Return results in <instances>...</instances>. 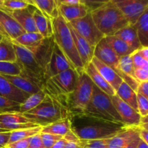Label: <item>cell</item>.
<instances>
[{
    "label": "cell",
    "instance_id": "33",
    "mask_svg": "<svg viewBox=\"0 0 148 148\" xmlns=\"http://www.w3.org/2000/svg\"><path fill=\"white\" fill-rule=\"evenodd\" d=\"M46 94L45 90H40L36 93L29 96L23 103L20 104L19 112L23 114L37 107L44 100Z\"/></svg>",
    "mask_w": 148,
    "mask_h": 148
},
{
    "label": "cell",
    "instance_id": "16",
    "mask_svg": "<svg viewBox=\"0 0 148 148\" xmlns=\"http://www.w3.org/2000/svg\"><path fill=\"white\" fill-rule=\"evenodd\" d=\"M68 25H69V28H70L77 53L79 54L84 67L85 68L92 62V58L94 57L95 47L91 46L85 38L79 36L69 23H68Z\"/></svg>",
    "mask_w": 148,
    "mask_h": 148
},
{
    "label": "cell",
    "instance_id": "20",
    "mask_svg": "<svg viewBox=\"0 0 148 148\" xmlns=\"http://www.w3.org/2000/svg\"><path fill=\"white\" fill-rule=\"evenodd\" d=\"M56 1L59 7V14L67 23H71L73 20H77V19L82 18L86 16L88 13L90 12L88 7L81 3V1L80 4L77 5L67 6L60 4L59 0H56Z\"/></svg>",
    "mask_w": 148,
    "mask_h": 148
},
{
    "label": "cell",
    "instance_id": "48",
    "mask_svg": "<svg viewBox=\"0 0 148 148\" xmlns=\"http://www.w3.org/2000/svg\"><path fill=\"white\" fill-rule=\"evenodd\" d=\"M137 92L143 95L145 98L148 99V82L140 83L138 88H137Z\"/></svg>",
    "mask_w": 148,
    "mask_h": 148
},
{
    "label": "cell",
    "instance_id": "39",
    "mask_svg": "<svg viewBox=\"0 0 148 148\" xmlns=\"http://www.w3.org/2000/svg\"><path fill=\"white\" fill-rule=\"evenodd\" d=\"M30 4L27 1H16V0H4V7L11 14L12 12L27 8Z\"/></svg>",
    "mask_w": 148,
    "mask_h": 148
},
{
    "label": "cell",
    "instance_id": "29",
    "mask_svg": "<svg viewBox=\"0 0 148 148\" xmlns=\"http://www.w3.org/2000/svg\"><path fill=\"white\" fill-rule=\"evenodd\" d=\"M71 130H72L71 121L68 117V118L59 120L56 122L46 126V127H42L41 132L54 134V135L61 136V137H64Z\"/></svg>",
    "mask_w": 148,
    "mask_h": 148
},
{
    "label": "cell",
    "instance_id": "53",
    "mask_svg": "<svg viewBox=\"0 0 148 148\" xmlns=\"http://www.w3.org/2000/svg\"><path fill=\"white\" fill-rule=\"evenodd\" d=\"M59 3L67 6L77 5L80 4V0H59Z\"/></svg>",
    "mask_w": 148,
    "mask_h": 148
},
{
    "label": "cell",
    "instance_id": "25",
    "mask_svg": "<svg viewBox=\"0 0 148 148\" xmlns=\"http://www.w3.org/2000/svg\"><path fill=\"white\" fill-rule=\"evenodd\" d=\"M33 18L38 32L44 38L53 36L52 20L36 7L33 12Z\"/></svg>",
    "mask_w": 148,
    "mask_h": 148
},
{
    "label": "cell",
    "instance_id": "15",
    "mask_svg": "<svg viewBox=\"0 0 148 148\" xmlns=\"http://www.w3.org/2000/svg\"><path fill=\"white\" fill-rule=\"evenodd\" d=\"M54 43V40L52 36V37L44 38L37 46L28 49L33 53L38 64L44 71V74L45 69L50 62Z\"/></svg>",
    "mask_w": 148,
    "mask_h": 148
},
{
    "label": "cell",
    "instance_id": "61",
    "mask_svg": "<svg viewBox=\"0 0 148 148\" xmlns=\"http://www.w3.org/2000/svg\"><path fill=\"white\" fill-rule=\"evenodd\" d=\"M9 131H7V130H6L5 129L3 128L2 126L0 124V133H4V132H8Z\"/></svg>",
    "mask_w": 148,
    "mask_h": 148
},
{
    "label": "cell",
    "instance_id": "23",
    "mask_svg": "<svg viewBox=\"0 0 148 148\" xmlns=\"http://www.w3.org/2000/svg\"><path fill=\"white\" fill-rule=\"evenodd\" d=\"M12 85L28 96L40 90V88L30 79L21 75H2Z\"/></svg>",
    "mask_w": 148,
    "mask_h": 148
},
{
    "label": "cell",
    "instance_id": "40",
    "mask_svg": "<svg viewBox=\"0 0 148 148\" xmlns=\"http://www.w3.org/2000/svg\"><path fill=\"white\" fill-rule=\"evenodd\" d=\"M110 139L83 140L82 148H108V143H109Z\"/></svg>",
    "mask_w": 148,
    "mask_h": 148
},
{
    "label": "cell",
    "instance_id": "36",
    "mask_svg": "<svg viewBox=\"0 0 148 148\" xmlns=\"http://www.w3.org/2000/svg\"><path fill=\"white\" fill-rule=\"evenodd\" d=\"M119 71L121 73V76H120L121 78L122 77L123 73L134 78V67L131 55L119 58Z\"/></svg>",
    "mask_w": 148,
    "mask_h": 148
},
{
    "label": "cell",
    "instance_id": "26",
    "mask_svg": "<svg viewBox=\"0 0 148 148\" xmlns=\"http://www.w3.org/2000/svg\"><path fill=\"white\" fill-rule=\"evenodd\" d=\"M114 36L125 42L135 51L142 47L134 25H129L116 32Z\"/></svg>",
    "mask_w": 148,
    "mask_h": 148
},
{
    "label": "cell",
    "instance_id": "47",
    "mask_svg": "<svg viewBox=\"0 0 148 148\" xmlns=\"http://www.w3.org/2000/svg\"><path fill=\"white\" fill-rule=\"evenodd\" d=\"M30 138L25 139L23 140H19V141L14 142V143L7 144L5 146L6 148H28L29 143H30Z\"/></svg>",
    "mask_w": 148,
    "mask_h": 148
},
{
    "label": "cell",
    "instance_id": "43",
    "mask_svg": "<svg viewBox=\"0 0 148 148\" xmlns=\"http://www.w3.org/2000/svg\"><path fill=\"white\" fill-rule=\"evenodd\" d=\"M133 64H134V69H142L147 71L148 72V62L143 59L140 56H139L135 51L131 54Z\"/></svg>",
    "mask_w": 148,
    "mask_h": 148
},
{
    "label": "cell",
    "instance_id": "46",
    "mask_svg": "<svg viewBox=\"0 0 148 148\" xmlns=\"http://www.w3.org/2000/svg\"><path fill=\"white\" fill-rule=\"evenodd\" d=\"M28 148H45L40 137V133L30 137Z\"/></svg>",
    "mask_w": 148,
    "mask_h": 148
},
{
    "label": "cell",
    "instance_id": "24",
    "mask_svg": "<svg viewBox=\"0 0 148 148\" xmlns=\"http://www.w3.org/2000/svg\"><path fill=\"white\" fill-rule=\"evenodd\" d=\"M85 72L88 75L91 80L92 81L94 85L98 87L100 90L106 93L109 96H113L116 95V91L112 88V87L104 79L98 72L96 68L94 66L92 62L89 64L85 68Z\"/></svg>",
    "mask_w": 148,
    "mask_h": 148
},
{
    "label": "cell",
    "instance_id": "10",
    "mask_svg": "<svg viewBox=\"0 0 148 148\" xmlns=\"http://www.w3.org/2000/svg\"><path fill=\"white\" fill-rule=\"evenodd\" d=\"M128 23L134 25L148 7V0H112Z\"/></svg>",
    "mask_w": 148,
    "mask_h": 148
},
{
    "label": "cell",
    "instance_id": "58",
    "mask_svg": "<svg viewBox=\"0 0 148 148\" xmlns=\"http://www.w3.org/2000/svg\"><path fill=\"white\" fill-rule=\"evenodd\" d=\"M0 11H3L5 12L9 13L4 7V0H0Z\"/></svg>",
    "mask_w": 148,
    "mask_h": 148
},
{
    "label": "cell",
    "instance_id": "7",
    "mask_svg": "<svg viewBox=\"0 0 148 148\" xmlns=\"http://www.w3.org/2000/svg\"><path fill=\"white\" fill-rule=\"evenodd\" d=\"M93 86V82L85 71L78 75L75 90L67 101L69 116L83 114L92 98Z\"/></svg>",
    "mask_w": 148,
    "mask_h": 148
},
{
    "label": "cell",
    "instance_id": "22",
    "mask_svg": "<svg viewBox=\"0 0 148 148\" xmlns=\"http://www.w3.org/2000/svg\"><path fill=\"white\" fill-rule=\"evenodd\" d=\"M0 95L15 101L20 104L23 103L29 97L12 85L1 75H0Z\"/></svg>",
    "mask_w": 148,
    "mask_h": 148
},
{
    "label": "cell",
    "instance_id": "54",
    "mask_svg": "<svg viewBox=\"0 0 148 148\" xmlns=\"http://www.w3.org/2000/svg\"><path fill=\"white\" fill-rule=\"evenodd\" d=\"M66 143H67V141L64 138H62L61 140H58L51 148H65Z\"/></svg>",
    "mask_w": 148,
    "mask_h": 148
},
{
    "label": "cell",
    "instance_id": "5",
    "mask_svg": "<svg viewBox=\"0 0 148 148\" xmlns=\"http://www.w3.org/2000/svg\"><path fill=\"white\" fill-rule=\"evenodd\" d=\"M82 114L124 125L111 97L94 85L92 98Z\"/></svg>",
    "mask_w": 148,
    "mask_h": 148
},
{
    "label": "cell",
    "instance_id": "8",
    "mask_svg": "<svg viewBox=\"0 0 148 148\" xmlns=\"http://www.w3.org/2000/svg\"><path fill=\"white\" fill-rule=\"evenodd\" d=\"M78 75H79L75 69L72 68L67 69L47 79L44 90L46 93L57 99L61 103L63 104L62 98H66L68 101L69 97L75 90Z\"/></svg>",
    "mask_w": 148,
    "mask_h": 148
},
{
    "label": "cell",
    "instance_id": "50",
    "mask_svg": "<svg viewBox=\"0 0 148 148\" xmlns=\"http://www.w3.org/2000/svg\"><path fill=\"white\" fill-rule=\"evenodd\" d=\"M10 132L0 133V147H4L7 145L10 137Z\"/></svg>",
    "mask_w": 148,
    "mask_h": 148
},
{
    "label": "cell",
    "instance_id": "44",
    "mask_svg": "<svg viewBox=\"0 0 148 148\" xmlns=\"http://www.w3.org/2000/svg\"><path fill=\"white\" fill-rule=\"evenodd\" d=\"M81 3L84 4L85 6H86L88 8L89 11L92 12L95 10L98 9V7H100L101 6H102L104 3L106 1H93V0H91V1H88V0H80Z\"/></svg>",
    "mask_w": 148,
    "mask_h": 148
},
{
    "label": "cell",
    "instance_id": "32",
    "mask_svg": "<svg viewBox=\"0 0 148 148\" xmlns=\"http://www.w3.org/2000/svg\"><path fill=\"white\" fill-rule=\"evenodd\" d=\"M44 38L39 33H25L22 36H19L15 40H11L12 43L27 48V49L36 47L41 43Z\"/></svg>",
    "mask_w": 148,
    "mask_h": 148
},
{
    "label": "cell",
    "instance_id": "13",
    "mask_svg": "<svg viewBox=\"0 0 148 148\" xmlns=\"http://www.w3.org/2000/svg\"><path fill=\"white\" fill-rule=\"evenodd\" d=\"M94 57L97 58L101 62L112 68L118 74L119 76H121V73L119 69V57L116 54L112 48L108 44L106 38H103L95 46L94 50Z\"/></svg>",
    "mask_w": 148,
    "mask_h": 148
},
{
    "label": "cell",
    "instance_id": "30",
    "mask_svg": "<svg viewBox=\"0 0 148 148\" xmlns=\"http://www.w3.org/2000/svg\"><path fill=\"white\" fill-rule=\"evenodd\" d=\"M107 42L110 45L116 54L119 58L123 57L125 56H129L134 53L135 51L132 49L128 44L123 41L119 38L116 37L115 36H111L105 37Z\"/></svg>",
    "mask_w": 148,
    "mask_h": 148
},
{
    "label": "cell",
    "instance_id": "12",
    "mask_svg": "<svg viewBox=\"0 0 148 148\" xmlns=\"http://www.w3.org/2000/svg\"><path fill=\"white\" fill-rule=\"evenodd\" d=\"M110 97L125 127H140L141 124V116L139 113L132 107L121 101L116 95Z\"/></svg>",
    "mask_w": 148,
    "mask_h": 148
},
{
    "label": "cell",
    "instance_id": "34",
    "mask_svg": "<svg viewBox=\"0 0 148 148\" xmlns=\"http://www.w3.org/2000/svg\"><path fill=\"white\" fill-rule=\"evenodd\" d=\"M42 131V127L38 126L36 127H31V128L23 129V130H14L10 132V137L7 144L14 143V142L23 140L25 139L30 138L36 134H40Z\"/></svg>",
    "mask_w": 148,
    "mask_h": 148
},
{
    "label": "cell",
    "instance_id": "28",
    "mask_svg": "<svg viewBox=\"0 0 148 148\" xmlns=\"http://www.w3.org/2000/svg\"><path fill=\"white\" fill-rule=\"evenodd\" d=\"M116 95L124 102L137 111V93L131 87L123 81L116 91ZM138 112V111H137Z\"/></svg>",
    "mask_w": 148,
    "mask_h": 148
},
{
    "label": "cell",
    "instance_id": "63",
    "mask_svg": "<svg viewBox=\"0 0 148 148\" xmlns=\"http://www.w3.org/2000/svg\"><path fill=\"white\" fill-rule=\"evenodd\" d=\"M0 148H6L5 147H0Z\"/></svg>",
    "mask_w": 148,
    "mask_h": 148
},
{
    "label": "cell",
    "instance_id": "51",
    "mask_svg": "<svg viewBox=\"0 0 148 148\" xmlns=\"http://www.w3.org/2000/svg\"><path fill=\"white\" fill-rule=\"evenodd\" d=\"M135 52L143 59L148 62V47H141Z\"/></svg>",
    "mask_w": 148,
    "mask_h": 148
},
{
    "label": "cell",
    "instance_id": "17",
    "mask_svg": "<svg viewBox=\"0 0 148 148\" xmlns=\"http://www.w3.org/2000/svg\"><path fill=\"white\" fill-rule=\"evenodd\" d=\"M140 137V127H126L109 140L108 148H124Z\"/></svg>",
    "mask_w": 148,
    "mask_h": 148
},
{
    "label": "cell",
    "instance_id": "14",
    "mask_svg": "<svg viewBox=\"0 0 148 148\" xmlns=\"http://www.w3.org/2000/svg\"><path fill=\"white\" fill-rule=\"evenodd\" d=\"M71 68L72 66L66 58L65 57L64 54L62 53L59 46L56 43H54L50 62L45 69L46 81L49 78L59 75Z\"/></svg>",
    "mask_w": 148,
    "mask_h": 148
},
{
    "label": "cell",
    "instance_id": "4",
    "mask_svg": "<svg viewBox=\"0 0 148 148\" xmlns=\"http://www.w3.org/2000/svg\"><path fill=\"white\" fill-rule=\"evenodd\" d=\"M23 114L33 123L43 127L68 118L69 111L57 99L46 94L44 100L37 107Z\"/></svg>",
    "mask_w": 148,
    "mask_h": 148
},
{
    "label": "cell",
    "instance_id": "56",
    "mask_svg": "<svg viewBox=\"0 0 148 148\" xmlns=\"http://www.w3.org/2000/svg\"><path fill=\"white\" fill-rule=\"evenodd\" d=\"M0 36H1L3 38H6V39H9V40H10V38L8 37V36L7 35V33H5V31L4 30V29H3L2 27L1 26V25H0Z\"/></svg>",
    "mask_w": 148,
    "mask_h": 148
},
{
    "label": "cell",
    "instance_id": "2",
    "mask_svg": "<svg viewBox=\"0 0 148 148\" xmlns=\"http://www.w3.org/2000/svg\"><path fill=\"white\" fill-rule=\"evenodd\" d=\"M52 27L55 43L64 54L72 69L79 75L85 71V67L77 51L69 25L59 14L52 20Z\"/></svg>",
    "mask_w": 148,
    "mask_h": 148
},
{
    "label": "cell",
    "instance_id": "19",
    "mask_svg": "<svg viewBox=\"0 0 148 148\" xmlns=\"http://www.w3.org/2000/svg\"><path fill=\"white\" fill-rule=\"evenodd\" d=\"M0 25L11 40L26 33L22 26L10 13L0 11Z\"/></svg>",
    "mask_w": 148,
    "mask_h": 148
},
{
    "label": "cell",
    "instance_id": "11",
    "mask_svg": "<svg viewBox=\"0 0 148 148\" xmlns=\"http://www.w3.org/2000/svg\"><path fill=\"white\" fill-rule=\"evenodd\" d=\"M0 124L9 132L38 127L19 111L0 114Z\"/></svg>",
    "mask_w": 148,
    "mask_h": 148
},
{
    "label": "cell",
    "instance_id": "1",
    "mask_svg": "<svg viewBox=\"0 0 148 148\" xmlns=\"http://www.w3.org/2000/svg\"><path fill=\"white\" fill-rule=\"evenodd\" d=\"M72 131L82 140L110 139L125 128L122 124L88 116L85 114L69 116Z\"/></svg>",
    "mask_w": 148,
    "mask_h": 148
},
{
    "label": "cell",
    "instance_id": "45",
    "mask_svg": "<svg viewBox=\"0 0 148 148\" xmlns=\"http://www.w3.org/2000/svg\"><path fill=\"white\" fill-rule=\"evenodd\" d=\"M134 78L139 83L148 82V72L142 69H134Z\"/></svg>",
    "mask_w": 148,
    "mask_h": 148
},
{
    "label": "cell",
    "instance_id": "38",
    "mask_svg": "<svg viewBox=\"0 0 148 148\" xmlns=\"http://www.w3.org/2000/svg\"><path fill=\"white\" fill-rule=\"evenodd\" d=\"M20 104L0 95V114L12 111H19Z\"/></svg>",
    "mask_w": 148,
    "mask_h": 148
},
{
    "label": "cell",
    "instance_id": "27",
    "mask_svg": "<svg viewBox=\"0 0 148 148\" xmlns=\"http://www.w3.org/2000/svg\"><path fill=\"white\" fill-rule=\"evenodd\" d=\"M30 5H33L51 20L59 15V7L56 0H28Z\"/></svg>",
    "mask_w": 148,
    "mask_h": 148
},
{
    "label": "cell",
    "instance_id": "57",
    "mask_svg": "<svg viewBox=\"0 0 148 148\" xmlns=\"http://www.w3.org/2000/svg\"><path fill=\"white\" fill-rule=\"evenodd\" d=\"M137 148H148V145L145 143L144 141H143L142 140H140V143H139L138 146Z\"/></svg>",
    "mask_w": 148,
    "mask_h": 148
},
{
    "label": "cell",
    "instance_id": "6",
    "mask_svg": "<svg viewBox=\"0 0 148 148\" xmlns=\"http://www.w3.org/2000/svg\"><path fill=\"white\" fill-rule=\"evenodd\" d=\"M16 54V63L21 69V76L36 83L41 90L46 85L44 71L38 64L33 53L26 48L12 43Z\"/></svg>",
    "mask_w": 148,
    "mask_h": 148
},
{
    "label": "cell",
    "instance_id": "52",
    "mask_svg": "<svg viewBox=\"0 0 148 148\" xmlns=\"http://www.w3.org/2000/svg\"><path fill=\"white\" fill-rule=\"evenodd\" d=\"M140 137L143 141H144L145 143L148 145V131L144 130V129L141 128L140 127Z\"/></svg>",
    "mask_w": 148,
    "mask_h": 148
},
{
    "label": "cell",
    "instance_id": "31",
    "mask_svg": "<svg viewBox=\"0 0 148 148\" xmlns=\"http://www.w3.org/2000/svg\"><path fill=\"white\" fill-rule=\"evenodd\" d=\"M134 25L142 47H148V7Z\"/></svg>",
    "mask_w": 148,
    "mask_h": 148
},
{
    "label": "cell",
    "instance_id": "49",
    "mask_svg": "<svg viewBox=\"0 0 148 148\" xmlns=\"http://www.w3.org/2000/svg\"><path fill=\"white\" fill-rule=\"evenodd\" d=\"M65 140H66L69 143H79L80 142L81 140H79L77 137L76 134L72 131V130L63 137Z\"/></svg>",
    "mask_w": 148,
    "mask_h": 148
},
{
    "label": "cell",
    "instance_id": "18",
    "mask_svg": "<svg viewBox=\"0 0 148 148\" xmlns=\"http://www.w3.org/2000/svg\"><path fill=\"white\" fill-rule=\"evenodd\" d=\"M35 9V6L29 5L27 8L11 12L12 17L17 20V23L27 33H38L33 18V12Z\"/></svg>",
    "mask_w": 148,
    "mask_h": 148
},
{
    "label": "cell",
    "instance_id": "37",
    "mask_svg": "<svg viewBox=\"0 0 148 148\" xmlns=\"http://www.w3.org/2000/svg\"><path fill=\"white\" fill-rule=\"evenodd\" d=\"M0 75H20L21 69L16 62H0Z\"/></svg>",
    "mask_w": 148,
    "mask_h": 148
},
{
    "label": "cell",
    "instance_id": "35",
    "mask_svg": "<svg viewBox=\"0 0 148 148\" xmlns=\"http://www.w3.org/2000/svg\"><path fill=\"white\" fill-rule=\"evenodd\" d=\"M16 54L11 40L3 38L0 42V62H16Z\"/></svg>",
    "mask_w": 148,
    "mask_h": 148
},
{
    "label": "cell",
    "instance_id": "41",
    "mask_svg": "<svg viewBox=\"0 0 148 148\" xmlns=\"http://www.w3.org/2000/svg\"><path fill=\"white\" fill-rule=\"evenodd\" d=\"M137 111L141 118L148 115V99L140 93H137Z\"/></svg>",
    "mask_w": 148,
    "mask_h": 148
},
{
    "label": "cell",
    "instance_id": "21",
    "mask_svg": "<svg viewBox=\"0 0 148 148\" xmlns=\"http://www.w3.org/2000/svg\"><path fill=\"white\" fill-rule=\"evenodd\" d=\"M91 62L104 79L112 87L114 90L116 91L123 82V79L119 76L118 74L112 68L101 62L97 58H92Z\"/></svg>",
    "mask_w": 148,
    "mask_h": 148
},
{
    "label": "cell",
    "instance_id": "59",
    "mask_svg": "<svg viewBox=\"0 0 148 148\" xmlns=\"http://www.w3.org/2000/svg\"><path fill=\"white\" fill-rule=\"evenodd\" d=\"M148 123V115L146 116L145 117H143V118H141V124H147ZM140 124V125H141Z\"/></svg>",
    "mask_w": 148,
    "mask_h": 148
},
{
    "label": "cell",
    "instance_id": "62",
    "mask_svg": "<svg viewBox=\"0 0 148 148\" xmlns=\"http://www.w3.org/2000/svg\"><path fill=\"white\" fill-rule=\"evenodd\" d=\"M2 39H3V38L1 37V36H0V42L1 41V40H2Z\"/></svg>",
    "mask_w": 148,
    "mask_h": 148
},
{
    "label": "cell",
    "instance_id": "42",
    "mask_svg": "<svg viewBox=\"0 0 148 148\" xmlns=\"http://www.w3.org/2000/svg\"><path fill=\"white\" fill-rule=\"evenodd\" d=\"M40 137H41L42 142L45 148H51L58 140L63 138V137H61V136L42 132L40 133Z\"/></svg>",
    "mask_w": 148,
    "mask_h": 148
},
{
    "label": "cell",
    "instance_id": "9",
    "mask_svg": "<svg viewBox=\"0 0 148 148\" xmlns=\"http://www.w3.org/2000/svg\"><path fill=\"white\" fill-rule=\"evenodd\" d=\"M69 23L79 36L85 38L93 47H95L105 38L95 25L90 12L82 18L73 20Z\"/></svg>",
    "mask_w": 148,
    "mask_h": 148
},
{
    "label": "cell",
    "instance_id": "3",
    "mask_svg": "<svg viewBox=\"0 0 148 148\" xmlns=\"http://www.w3.org/2000/svg\"><path fill=\"white\" fill-rule=\"evenodd\" d=\"M90 14L95 25L105 37L114 36L130 25L113 1H106L102 6L91 12Z\"/></svg>",
    "mask_w": 148,
    "mask_h": 148
},
{
    "label": "cell",
    "instance_id": "55",
    "mask_svg": "<svg viewBox=\"0 0 148 148\" xmlns=\"http://www.w3.org/2000/svg\"><path fill=\"white\" fill-rule=\"evenodd\" d=\"M140 140H141V139H140V137H138L137 138H136L134 141L132 142L129 145H127V147L124 148H137L139 145V143H140Z\"/></svg>",
    "mask_w": 148,
    "mask_h": 148
},
{
    "label": "cell",
    "instance_id": "60",
    "mask_svg": "<svg viewBox=\"0 0 148 148\" xmlns=\"http://www.w3.org/2000/svg\"><path fill=\"white\" fill-rule=\"evenodd\" d=\"M140 127H141V128L144 129V130H147V131H148V123H147V124H141Z\"/></svg>",
    "mask_w": 148,
    "mask_h": 148
}]
</instances>
